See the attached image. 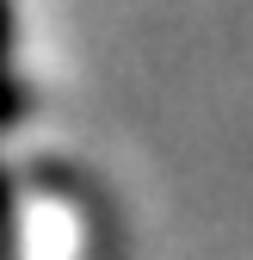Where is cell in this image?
Listing matches in <instances>:
<instances>
[{
  "mask_svg": "<svg viewBox=\"0 0 253 260\" xmlns=\"http://www.w3.org/2000/svg\"><path fill=\"white\" fill-rule=\"evenodd\" d=\"M25 106H31L25 81H19L13 69H0V130H7V124H19V118H25Z\"/></svg>",
  "mask_w": 253,
  "mask_h": 260,
  "instance_id": "cell-1",
  "label": "cell"
},
{
  "mask_svg": "<svg viewBox=\"0 0 253 260\" xmlns=\"http://www.w3.org/2000/svg\"><path fill=\"white\" fill-rule=\"evenodd\" d=\"M13 56V0H0V69Z\"/></svg>",
  "mask_w": 253,
  "mask_h": 260,
  "instance_id": "cell-2",
  "label": "cell"
},
{
  "mask_svg": "<svg viewBox=\"0 0 253 260\" xmlns=\"http://www.w3.org/2000/svg\"><path fill=\"white\" fill-rule=\"evenodd\" d=\"M0 236H13V180L0 174Z\"/></svg>",
  "mask_w": 253,
  "mask_h": 260,
  "instance_id": "cell-3",
  "label": "cell"
}]
</instances>
